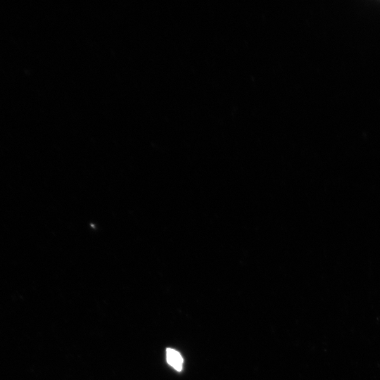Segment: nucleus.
<instances>
[{
  "mask_svg": "<svg viewBox=\"0 0 380 380\" xmlns=\"http://www.w3.org/2000/svg\"><path fill=\"white\" fill-rule=\"evenodd\" d=\"M166 360L175 370L180 372L182 369L183 358L175 349L170 348L166 349Z\"/></svg>",
  "mask_w": 380,
  "mask_h": 380,
  "instance_id": "f257e3e1",
  "label": "nucleus"
}]
</instances>
